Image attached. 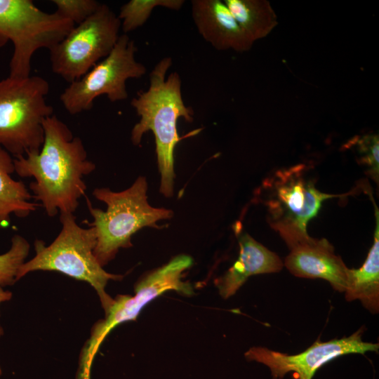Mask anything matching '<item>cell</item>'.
<instances>
[{"instance_id":"cell-1","label":"cell","mask_w":379,"mask_h":379,"mask_svg":"<svg viewBox=\"0 0 379 379\" xmlns=\"http://www.w3.org/2000/svg\"><path fill=\"white\" fill-rule=\"evenodd\" d=\"M44 140L39 153L13 158L15 172L22 178L33 177L29 184L36 201L50 217L58 211L74 213L86 185L83 178L95 168L88 159L82 140L74 137L56 115L43 124Z\"/></svg>"},{"instance_id":"cell-2","label":"cell","mask_w":379,"mask_h":379,"mask_svg":"<svg viewBox=\"0 0 379 379\" xmlns=\"http://www.w3.org/2000/svg\"><path fill=\"white\" fill-rule=\"evenodd\" d=\"M171 65V58L160 60L150 72L147 90L138 92L131 101L140 117L131 131L132 143L138 145L145 133H153L161 175L160 192L166 197L173 195L174 149L180 140L178 121L180 118L187 122L194 119L192 108L185 105L182 97L179 74L174 72L166 77Z\"/></svg>"},{"instance_id":"cell-3","label":"cell","mask_w":379,"mask_h":379,"mask_svg":"<svg viewBox=\"0 0 379 379\" xmlns=\"http://www.w3.org/2000/svg\"><path fill=\"white\" fill-rule=\"evenodd\" d=\"M147 183L138 177L128 189L113 192L109 188H96L93 194L107 204L105 211L93 208L88 202L93 218L87 224L93 227L96 244L93 254L103 267L111 261L121 248L131 246V237L145 227H159L157 222L172 218L171 210L150 206L147 197Z\"/></svg>"},{"instance_id":"cell-4","label":"cell","mask_w":379,"mask_h":379,"mask_svg":"<svg viewBox=\"0 0 379 379\" xmlns=\"http://www.w3.org/2000/svg\"><path fill=\"white\" fill-rule=\"evenodd\" d=\"M62 229L48 246L34 241L35 255L20 267L16 280L37 270L56 271L88 283L96 291L106 313L113 303L105 291L109 280H120L121 275L107 272L95 258L96 236L93 227H80L73 213H60Z\"/></svg>"},{"instance_id":"cell-5","label":"cell","mask_w":379,"mask_h":379,"mask_svg":"<svg viewBox=\"0 0 379 379\" xmlns=\"http://www.w3.org/2000/svg\"><path fill=\"white\" fill-rule=\"evenodd\" d=\"M49 90L37 75L0 81V147L13 158L39 152L44 121L54 112L46 100Z\"/></svg>"},{"instance_id":"cell-6","label":"cell","mask_w":379,"mask_h":379,"mask_svg":"<svg viewBox=\"0 0 379 379\" xmlns=\"http://www.w3.org/2000/svg\"><path fill=\"white\" fill-rule=\"evenodd\" d=\"M262 189L269 223L290 249L310 237L307 224L317 215L322 203L338 197L318 190L304 165L277 171L266 180Z\"/></svg>"},{"instance_id":"cell-7","label":"cell","mask_w":379,"mask_h":379,"mask_svg":"<svg viewBox=\"0 0 379 379\" xmlns=\"http://www.w3.org/2000/svg\"><path fill=\"white\" fill-rule=\"evenodd\" d=\"M74 27L55 12L41 11L31 0H0V48L9 41L13 46L9 77L30 76L34 53L50 50Z\"/></svg>"},{"instance_id":"cell-8","label":"cell","mask_w":379,"mask_h":379,"mask_svg":"<svg viewBox=\"0 0 379 379\" xmlns=\"http://www.w3.org/2000/svg\"><path fill=\"white\" fill-rule=\"evenodd\" d=\"M187 255H179L165 265L146 275L135 288V295H118L105 313L104 319L92 327L90 338L81 353V374L88 376L93 359L107 335L119 324L135 320L151 300L167 291L174 290L186 295L194 294L188 282L182 281V273L192 265Z\"/></svg>"},{"instance_id":"cell-9","label":"cell","mask_w":379,"mask_h":379,"mask_svg":"<svg viewBox=\"0 0 379 379\" xmlns=\"http://www.w3.org/2000/svg\"><path fill=\"white\" fill-rule=\"evenodd\" d=\"M136 52L134 41L128 34H121L107 57L60 94L65 109L72 115L88 111L102 95L112 102L127 99L126 81L141 78L147 72L146 67L136 60Z\"/></svg>"},{"instance_id":"cell-10","label":"cell","mask_w":379,"mask_h":379,"mask_svg":"<svg viewBox=\"0 0 379 379\" xmlns=\"http://www.w3.org/2000/svg\"><path fill=\"white\" fill-rule=\"evenodd\" d=\"M121 22L105 4L72 29L50 51L52 71L69 84L79 79L114 48Z\"/></svg>"},{"instance_id":"cell-11","label":"cell","mask_w":379,"mask_h":379,"mask_svg":"<svg viewBox=\"0 0 379 379\" xmlns=\"http://www.w3.org/2000/svg\"><path fill=\"white\" fill-rule=\"evenodd\" d=\"M362 333L360 328L349 337L327 342L318 340L305 351L295 355L266 347H254L249 349L245 356L248 360L256 361L268 366L272 379H282L289 372L297 373L298 379H312L321 366L336 357L349 354L378 352V343L363 341Z\"/></svg>"},{"instance_id":"cell-12","label":"cell","mask_w":379,"mask_h":379,"mask_svg":"<svg viewBox=\"0 0 379 379\" xmlns=\"http://www.w3.org/2000/svg\"><path fill=\"white\" fill-rule=\"evenodd\" d=\"M285 266L296 277L326 280L338 292L347 288L349 268L325 239L310 237L291 248Z\"/></svg>"},{"instance_id":"cell-13","label":"cell","mask_w":379,"mask_h":379,"mask_svg":"<svg viewBox=\"0 0 379 379\" xmlns=\"http://www.w3.org/2000/svg\"><path fill=\"white\" fill-rule=\"evenodd\" d=\"M192 17L201 37L219 51L250 50L253 41L221 0H192Z\"/></svg>"},{"instance_id":"cell-14","label":"cell","mask_w":379,"mask_h":379,"mask_svg":"<svg viewBox=\"0 0 379 379\" xmlns=\"http://www.w3.org/2000/svg\"><path fill=\"white\" fill-rule=\"evenodd\" d=\"M239 244L238 259L223 276L215 281L219 293L225 299L233 295L249 277L277 272L283 267V262L276 253L249 234H241Z\"/></svg>"},{"instance_id":"cell-15","label":"cell","mask_w":379,"mask_h":379,"mask_svg":"<svg viewBox=\"0 0 379 379\" xmlns=\"http://www.w3.org/2000/svg\"><path fill=\"white\" fill-rule=\"evenodd\" d=\"M375 208L374 240L366 260L359 269H349L347 288V301L359 300L364 307L373 314L379 310V215Z\"/></svg>"},{"instance_id":"cell-16","label":"cell","mask_w":379,"mask_h":379,"mask_svg":"<svg viewBox=\"0 0 379 379\" xmlns=\"http://www.w3.org/2000/svg\"><path fill=\"white\" fill-rule=\"evenodd\" d=\"M13 172V157L0 147V228L10 225L11 214L25 218L41 206L29 201L32 195L23 182L12 178Z\"/></svg>"},{"instance_id":"cell-17","label":"cell","mask_w":379,"mask_h":379,"mask_svg":"<svg viewBox=\"0 0 379 379\" xmlns=\"http://www.w3.org/2000/svg\"><path fill=\"white\" fill-rule=\"evenodd\" d=\"M223 1L253 42L267 36L278 23L275 12L266 0Z\"/></svg>"},{"instance_id":"cell-18","label":"cell","mask_w":379,"mask_h":379,"mask_svg":"<svg viewBox=\"0 0 379 379\" xmlns=\"http://www.w3.org/2000/svg\"><path fill=\"white\" fill-rule=\"evenodd\" d=\"M185 2L184 0H131L120 8L117 15L121 29L127 34L142 27L157 7L179 11Z\"/></svg>"},{"instance_id":"cell-19","label":"cell","mask_w":379,"mask_h":379,"mask_svg":"<svg viewBox=\"0 0 379 379\" xmlns=\"http://www.w3.org/2000/svg\"><path fill=\"white\" fill-rule=\"evenodd\" d=\"M29 248V242L23 237L15 234L12 237L10 249L0 255V286H11L17 281L18 272Z\"/></svg>"},{"instance_id":"cell-20","label":"cell","mask_w":379,"mask_h":379,"mask_svg":"<svg viewBox=\"0 0 379 379\" xmlns=\"http://www.w3.org/2000/svg\"><path fill=\"white\" fill-rule=\"evenodd\" d=\"M55 11L64 19L79 25L93 14L101 3L95 0H53Z\"/></svg>"},{"instance_id":"cell-21","label":"cell","mask_w":379,"mask_h":379,"mask_svg":"<svg viewBox=\"0 0 379 379\" xmlns=\"http://www.w3.org/2000/svg\"><path fill=\"white\" fill-rule=\"evenodd\" d=\"M356 143L361 154L359 162L366 166L368 174L378 182L379 174L378 135H368L361 137Z\"/></svg>"},{"instance_id":"cell-22","label":"cell","mask_w":379,"mask_h":379,"mask_svg":"<svg viewBox=\"0 0 379 379\" xmlns=\"http://www.w3.org/2000/svg\"><path fill=\"white\" fill-rule=\"evenodd\" d=\"M11 298L12 293L3 289V287L0 286V305L2 302L10 300Z\"/></svg>"},{"instance_id":"cell-23","label":"cell","mask_w":379,"mask_h":379,"mask_svg":"<svg viewBox=\"0 0 379 379\" xmlns=\"http://www.w3.org/2000/svg\"><path fill=\"white\" fill-rule=\"evenodd\" d=\"M3 334H4V329L2 326L0 325V338L3 335Z\"/></svg>"},{"instance_id":"cell-24","label":"cell","mask_w":379,"mask_h":379,"mask_svg":"<svg viewBox=\"0 0 379 379\" xmlns=\"http://www.w3.org/2000/svg\"><path fill=\"white\" fill-rule=\"evenodd\" d=\"M1 374H2V369H1V364H0V377H1Z\"/></svg>"}]
</instances>
